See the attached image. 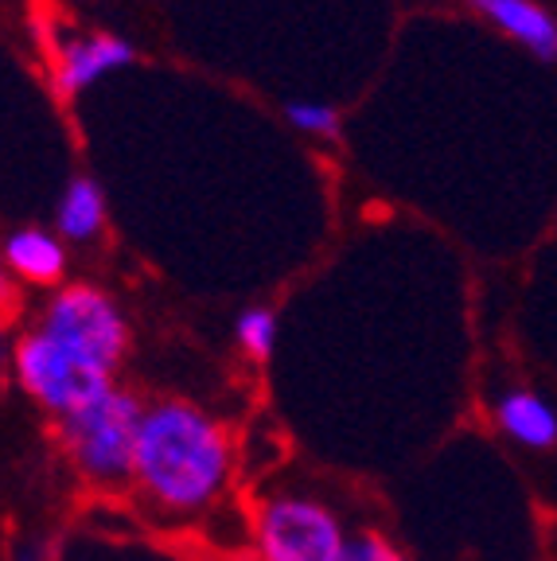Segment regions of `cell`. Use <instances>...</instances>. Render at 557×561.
<instances>
[{
  "label": "cell",
  "mask_w": 557,
  "mask_h": 561,
  "mask_svg": "<svg viewBox=\"0 0 557 561\" xmlns=\"http://www.w3.org/2000/svg\"><path fill=\"white\" fill-rule=\"evenodd\" d=\"M235 476V440L227 425L187 398L145 402L133 448V483L140 500L168 518L215 507Z\"/></svg>",
  "instance_id": "obj_1"
},
{
  "label": "cell",
  "mask_w": 557,
  "mask_h": 561,
  "mask_svg": "<svg viewBox=\"0 0 557 561\" xmlns=\"http://www.w3.org/2000/svg\"><path fill=\"white\" fill-rule=\"evenodd\" d=\"M140 417H145V402L133 390L114 386L110 394L55 425H59V445L75 472L98 488H117V483H133V448H137Z\"/></svg>",
  "instance_id": "obj_2"
},
{
  "label": "cell",
  "mask_w": 557,
  "mask_h": 561,
  "mask_svg": "<svg viewBox=\"0 0 557 561\" xmlns=\"http://www.w3.org/2000/svg\"><path fill=\"white\" fill-rule=\"evenodd\" d=\"M39 332L90 370L114 378L129 355V320L98 285H59L39 316Z\"/></svg>",
  "instance_id": "obj_3"
},
{
  "label": "cell",
  "mask_w": 557,
  "mask_h": 561,
  "mask_svg": "<svg viewBox=\"0 0 557 561\" xmlns=\"http://www.w3.org/2000/svg\"><path fill=\"white\" fill-rule=\"evenodd\" d=\"M348 526L312 495H270L253 515L258 561H340Z\"/></svg>",
  "instance_id": "obj_4"
},
{
  "label": "cell",
  "mask_w": 557,
  "mask_h": 561,
  "mask_svg": "<svg viewBox=\"0 0 557 561\" xmlns=\"http://www.w3.org/2000/svg\"><path fill=\"white\" fill-rule=\"evenodd\" d=\"M12 370H16L20 390L55 421L87 410L90 402H98V398L110 394L117 386L110 375L90 370L87 363L67 355L39 328L16 340V347H12Z\"/></svg>",
  "instance_id": "obj_5"
},
{
  "label": "cell",
  "mask_w": 557,
  "mask_h": 561,
  "mask_svg": "<svg viewBox=\"0 0 557 561\" xmlns=\"http://www.w3.org/2000/svg\"><path fill=\"white\" fill-rule=\"evenodd\" d=\"M491 417L514 445L534 448V453H546V448L557 445V413L538 390H526V386L503 390L491 402Z\"/></svg>",
  "instance_id": "obj_6"
},
{
  "label": "cell",
  "mask_w": 557,
  "mask_h": 561,
  "mask_svg": "<svg viewBox=\"0 0 557 561\" xmlns=\"http://www.w3.org/2000/svg\"><path fill=\"white\" fill-rule=\"evenodd\" d=\"M479 16L538 59H557V20L538 0H468Z\"/></svg>",
  "instance_id": "obj_7"
},
{
  "label": "cell",
  "mask_w": 557,
  "mask_h": 561,
  "mask_svg": "<svg viewBox=\"0 0 557 561\" xmlns=\"http://www.w3.org/2000/svg\"><path fill=\"white\" fill-rule=\"evenodd\" d=\"M133 62V44L129 39H117V35H90V39H75L59 51V70H55V82H59L62 94H79L90 82L105 79L110 70H122Z\"/></svg>",
  "instance_id": "obj_8"
},
{
  "label": "cell",
  "mask_w": 557,
  "mask_h": 561,
  "mask_svg": "<svg viewBox=\"0 0 557 561\" xmlns=\"http://www.w3.org/2000/svg\"><path fill=\"white\" fill-rule=\"evenodd\" d=\"M4 254V265L16 280H27V285H59L62 273H67V245H59V238L47 234L39 227H24L16 234H9V242L0 245Z\"/></svg>",
  "instance_id": "obj_9"
},
{
  "label": "cell",
  "mask_w": 557,
  "mask_h": 561,
  "mask_svg": "<svg viewBox=\"0 0 557 561\" xmlns=\"http://www.w3.org/2000/svg\"><path fill=\"white\" fill-rule=\"evenodd\" d=\"M55 222H59V234L67 238V242H94L105 227L102 187H98L94 180H87V175L70 180L67 192H62V199H59Z\"/></svg>",
  "instance_id": "obj_10"
},
{
  "label": "cell",
  "mask_w": 557,
  "mask_h": 561,
  "mask_svg": "<svg viewBox=\"0 0 557 561\" xmlns=\"http://www.w3.org/2000/svg\"><path fill=\"white\" fill-rule=\"evenodd\" d=\"M235 340L253 363H265L273 355V347H277V316L262 305L246 308L235 320Z\"/></svg>",
  "instance_id": "obj_11"
},
{
  "label": "cell",
  "mask_w": 557,
  "mask_h": 561,
  "mask_svg": "<svg viewBox=\"0 0 557 561\" xmlns=\"http://www.w3.org/2000/svg\"><path fill=\"white\" fill-rule=\"evenodd\" d=\"M285 117L300 133H312V137H336L340 133V114L323 102H288Z\"/></svg>",
  "instance_id": "obj_12"
},
{
  "label": "cell",
  "mask_w": 557,
  "mask_h": 561,
  "mask_svg": "<svg viewBox=\"0 0 557 561\" xmlns=\"http://www.w3.org/2000/svg\"><path fill=\"white\" fill-rule=\"evenodd\" d=\"M340 561H406V558L378 530H355L348 538V550H343Z\"/></svg>",
  "instance_id": "obj_13"
},
{
  "label": "cell",
  "mask_w": 557,
  "mask_h": 561,
  "mask_svg": "<svg viewBox=\"0 0 557 561\" xmlns=\"http://www.w3.org/2000/svg\"><path fill=\"white\" fill-rule=\"evenodd\" d=\"M12 300V273L4 265V254H0V305H9Z\"/></svg>",
  "instance_id": "obj_14"
}]
</instances>
